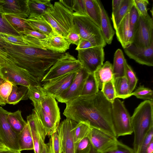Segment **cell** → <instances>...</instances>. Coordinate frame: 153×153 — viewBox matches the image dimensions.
<instances>
[{
  "label": "cell",
  "mask_w": 153,
  "mask_h": 153,
  "mask_svg": "<svg viewBox=\"0 0 153 153\" xmlns=\"http://www.w3.org/2000/svg\"><path fill=\"white\" fill-rule=\"evenodd\" d=\"M66 104L63 114L66 118L115 136L111 123L112 103L101 91L92 96H79Z\"/></svg>",
  "instance_id": "obj_1"
},
{
  "label": "cell",
  "mask_w": 153,
  "mask_h": 153,
  "mask_svg": "<svg viewBox=\"0 0 153 153\" xmlns=\"http://www.w3.org/2000/svg\"><path fill=\"white\" fill-rule=\"evenodd\" d=\"M64 54L0 40V55L25 70L41 82L51 68Z\"/></svg>",
  "instance_id": "obj_2"
},
{
  "label": "cell",
  "mask_w": 153,
  "mask_h": 153,
  "mask_svg": "<svg viewBox=\"0 0 153 153\" xmlns=\"http://www.w3.org/2000/svg\"><path fill=\"white\" fill-rule=\"evenodd\" d=\"M153 101L146 100L139 104L131 117L134 134L133 149L134 153H137L145 137L153 127Z\"/></svg>",
  "instance_id": "obj_3"
},
{
  "label": "cell",
  "mask_w": 153,
  "mask_h": 153,
  "mask_svg": "<svg viewBox=\"0 0 153 153\" xmlns=\"http://www.w3.org/2000/svg\"><path fill=\"white\" fill-rule=\"evenodd\" d=\"M0 75L13 84L29 87L41 85V81L25 70L0 55Z\"/></svg>",
  "instance_id": "obj_4"
},
{
  "label": "cell",
  "mask_w": 153,
  "mask_h": 153,
  "mask_svg": "<svg viewBox=\"0 0 153 153\" xmlns=\"http://www.w3.org/2000/svg\"><path fill=\"white\" fill-rule=\"evenodd\" d=\"M54 32L65 37L74 26L73 13L59 1L55 2L52 10L42 16Z\"/></svg>",
  "instance_id": "obj_5"
},
{
  "label": "cell",
  "mask_w": 153,
  "mask_h": 153,
  "mask_svg": "<svg viewBox=\"0 0 153 153\" xmlns=\"http://www.w3.org/2000/svg\"><path fill=\"white\" fill-rule=\"evenodd\" d=\"M74 27L82 39L90 42L95 47H105L106 44L100 29L87 16L73 13Z\"/></svg>",
  "instance_id": "obj_6"
},
{
  "label": "cell",
  "mask_w": 153,
  "mask_h": 153,
  "mask_svg": "<svg viewBox=\"0 0 153 153\" xmlns=\"http://www.w3.org/2000/svg\"><path fill=\"white\" fill-rule=\"evenodd\" d=\"M111 120L116 137L131 134L133 133L130 117L123 102L116 98L112 102Z\"/></svg>",
  "instance_id": "obj_7"
},
{
  "label": "cell",
  "mask_w": 153,
  "mask_h": 153,
  "mask_svg": "<svg viewBox=\"0 0 153 153\" xmlns=\"http://www.w3.org/2000/svg\"><path fill=\"white\" fill-rule=\"evenodd\" d=\"M83 68L79 61L68 52L64 55L51 68L41 82H45L55 78L73 73Z\"/></svg>",
  "instance_id": "obj_8"
},
{
  "label": "cell",
  "mask_w": 153,
  "mask_h": 153,
  "mask_svg": "<svg viewBox=\"0 0 153 153\" xmlns=\"http://www.w3.org/2000/svg\"><path fill=\"white\" fill-rule=\"evenodd\" d=\"M153 43V21L149 14L139 16L135 29L132 43L137 47L146 48Z\"/></svg>",
  "instance_id": "obj_9"
},
{
  "label": "cell",
  "mask_w": 153,
  "mask_h": 153,
  "mask_svg": "<svg viewBox=\"0 0 153 153\" xmlns=\"http://www.w3.org/2000/svg\"><path fill=\"white\" fill-rule=\"evenodd\" d=\"M77 51V59L89 73H94L103 64L105 53L102 47H95Z\"/></svg>",
  "instance_id": "obj_10"
},
{
  "label": "cell",
  "mask_w": 153,
  "mask_h": 153,
  "mask_svg": "<svg viewBox=\"0 0 153 153\" xmlns=\"http://www.w3.org/2000/svg\"><path fill=\"white\" fill-rule=\"evenodd\" d=\"M88 137L92 146L97 153H103L115 149L119 141L114 135L91 127Z\"/></svg>",
  "instance_id": "obj_11"
},
{
  "label": "cell",
  "mask_w": 153,
  "mask_h": 153,
  "mask_svg": "<svg viewBox=\"0 0 153 153\" xmlns=\"http://www.w3.org/2000/svg\"><path fill=\"white\" fill-rule=\"evenodd\" d=\"M27 119L33 140L34 153H42L47 133L34 108Z\"/></svg>",
  "instance_id": "obj_12"
},
{
  "label": "cell",
  "mask_w": 153,
  "mask_h": 153,
  "mask_svg": "<svg viewBox=\"0 0 153 153\" xmlns=\"http://www.w3.org/2000/svg\"><path fill=\"white\" fill-rule=\"evenodd\" d=\"M9 112L0 107V139L8 149L20 152L18 134L12 130L7 120Z\"/></svg>",
  "instance_id": "obj_13"
},
{
  "label": "cell",
  "mask_w": 153,
  "mask_h": 153,
  "mask_svg": "<svg viewBox=\"0 0 153 153\" xmlns=\"http://www.w3.org/2000/svg\"><path fill=\"white\" fill-rule=\"evenodd\" d=\"M89 73L83 68L76 73L69 88L56 98L59 102L66 103L80 95L84 83Z\"/></svg>",
  "instance_id": "obj_14"
},
{
  "label": "cell",
  "mask_w": 153,
  "mask_h": 153,
  "mask_svg": "<svg viewBox=\"0 0 153 153\" xmlns=\"http://www.w3.org/2000/svg\"><path fill=\"white\" fill-rule=\"evenodd\" d=\"M76 73H69L45 82L42 87L47 95L55 99L60 95L71 85Z\"/></svg>",
  "instance_id": "obj_15"
},
{
  "label": "cell",
  "mask_w": 153,
  "mask_h": 153,
  "mask_svg": "<svg viewBox=\"0 0 153 153\" xmlns=\"http://www.w3.org/2000/svg\"><path fill=\"white\" fill-rule=\"evenodd\" d=\"M77 123L66 118L58 126L57 130L61 138L62 153H74L73 128Z\"/></svg>",
  "instance_id": "obj_16"
},
{
  "label": "cell",
  "mask_w": 153,
  "mask_h": 153,
  "mask_svg": "<svg viewBox=\"0 0 153 153\" xmlns=\"http://www.w3.org/2000/svg\"><path fill=\"white\" fill-rule=\"evenodd\" d=\"M126 54L139 64L153 66V43L148 47H137L133 43L124 49Z\"/></svg>",
  "instance_id": "obj_17"
},
{
  "label": "cell",
  "mask_w": 153,
  "mask_h": 153,
  "mask_svg": "<svg viewBox=\"0 0 153 153\" xmlns=\"http://www.w3.org/2000/svg\"><path fill=\"white\" fill-rule=\"evenodd\" d=\"M28 0H0V11L23 19L29 18Z\"/></svg>",
  "instance_id": "obj_18"
},
{
  "label": "cell",
  "mask_w": 153,
  "mask_h": 153,
  "mask_svg": "<svg viewBox=\"0 0 153 153\" xmlns=\"http://www.w3.org/2000/svg\"><path fill=\"white\" fill-rule=\"evenodd\" d=\"M70 45L65 37L53 31L46 39L41 41L40 47L41 49L64 53L69 49Z\"/></svg>",
  "instance_id": "obj_19"
},
{
  "label": "cell",
  "mask_w": 153,
  "mask_h": 153,
  "mask_svg": "<svg viewBox=\"0 0 153 153\" xmlns=\"http://www.w3.org/2000/svg\"><path fill=\"white\" fill-rule=\"evenodd\" d=\"M134 31L129 27L128 13L115 30L117 38L123 49L132 43Z\"/></svg>",
  "instance_id": "obj_20"
},
{
  "label": "cell",
  "mask_w": 153,
  "mask_h": 153,
  "mask_svg": "<svg viewBox=\"0 0 153 153\" xmlns=\"http://www.w3.org/2000/svg\"><path fill=\"white\" fill-rule=\"evenodd\" d=\"M55 99L52 97L47 95L41 105L55 127L58 128L61 117L59 109Z\"/></svg>",
  "instance_id": "obj_21"
},
{
  "label": "cell",
  "mask_w": 153,
  "mask_h": 153,
  "mask_svg": "<svg viewBox=\"0 0 153 153\" xmlns=\"http://www.w3.org/2000/svg\"><path fill=\"white\" fill-rule=\"evenodd\" d=\"M100 8V29L106 43L111 44L115 34V31L111 25L108 15L101 1L97 0Z\"/></svg>",
  "instance_id": "obj_22"
},
{
  "label": "cell",
  "mask_w": 153,
  "mask_h": 153,
  "mask_svg": "<svg viewBox=\"0 0 153 153\" xmlns=\"http://www.w3.org/2000/svg\"><path fill=\"white\" fill-rule=\"evenodd\" d=\"M30 14L28 18L41 17L51 11L53 5L50 0H28Z\"/></svg>",
  "instance_id": "obj_23"
},
{
  "label": "cell",
  "mask_w": 153,
  "mask_h": 153,
  "mask_svg": "<svg viewBox=\"0 0 153 153\" xmlns=\"http://www.w3.org/2000/svg\"><path fill=\"white\" fill-rule=\"evenodd\" d=\"M99 89H102L103 84L114 80L112 64L106 61L94 73Z\"/></svg>",
  "instance_id": "obj_24"
},
{
  "label": "cell",
  "mask_w": 153,
  "mask_h": 153,
  "mask_svg": "<svg viewBox=\"0 0 153 153\" xmlns=\"http://www.w3.org/2000/svg\"><path fill=\"white\" fill-rule=\"evenodd\" d=\"M25 19L33 30L48 36L54 31L51 25L42 16Z\"/></svg>",
  "instance_id": "obj_25"
},
{
  "label": "cell",
  "mask_w": 153,
  "mask_h": 153,
  "mask_svg": "<svg viewBox=\"0 0 153 153\" xmlns=\"http://www.w3.org/2000/svg\"><path fill=\"white\" fill-rule=\"evenodd\" d=\"M126 61L122 50L120 49H117L114 54L112 65L114 79L125 76V62Z\"/></svg>",
  "instance_id": "obj_26"
},
{
  "label": "cell",
  "mask_w": 153,
  "mask_h": 153,
  "mask_svg": "<svg viewBox=\"0 0 153 153\" xmlns=\"http://www.w3.org/2000/svg\"><path fill=\"white\" fill-rule=\"evenodd\" d=\"M28 87L13 84L11 92L8 98L7 104L15 105L22 100L28 99Z\"/></svg>",
  "instance_id": "obj_27"
},
{
  "label": "cell",
  "mask_w": 153,
  "mask_h": 153,
  "mask_svg": "<svg viewBox=\"0 0 153 153\" xmlns=\"http://www.w3.org/2000/svg\"><path fill=\"white\" fill-rule=\"evenodd\" d=\"M113 84L116 98L125 99L132 96L130 93L128 85L125 76L115 78Z\"/></svg>",
  "instance_id": "obj_28"
},
{
  "label": "cell",
  "mask_w": 153,
  "mask_h": 153,
  "mask_svg": "<svg viewBox=\"0 0 153 153\" xmlns=\"http://www.w3.org/2000/svg\"><path fill=\"white\" fill-rule=\"evenodd\" d=\"M20 150H33L34 144L30 130L27 123L18 134Z\"/></svg>",
  "instance_id": "obj_29"
},
{
  "label": "cell",
  "mask_w": 153,
  "mask_h": 153,
  "mask_svg": "<svg viewBox=\"0 0 153 153\" xmlns=\"http://www.w3.org/2000/svg\"><path fill=\"white\" fill-rule=\"evenodd\" d=\"M7 120L12 130L17 134H19L27 124L23 119L21 111L18 110L14 112H9Z\"/></svg>",
  "instance_id": "obj_30"
},
{
  "label": "cell",
  "mask_w": 153,
  "mask_h": 153,
  "mask_svg": "<svg viewBox=\"0 0 153 153\" xmlns=\"http://www.w3.org/2000/svg\"><path fill=\"white\" fill-rule=\"evenodd\" d=\"M87 16L100 28L101 14L97 0H84Z\"/></svg>",
  "instance_id": "obj_31"
},
{
  "label": "cell",
  "mask_w": 153,
  "mask_h": 153,
  "mask_svg": "<svg viewBox=\"0 0 153 153\" xmlns=\"http://www.w3.org/2000/svg\"><path fill=\"white\" fill-rule=\"evenodd\" d=\"M133 4V0H122L120 6L113 16H111L114 27L115 30Z\"/></svg>",
  "instance_id": "obj_32"
},
{
  "label": "cell",
  "mask_w": 153,
  "mask_h": 153,
  "mask_svg": "<svg viewBox=\"0 0 153 153\" xmlns=\"http://www.w3.org/2000/svg\"><path fill=\"white\" fill-rule=\"evenodd\" d=\"M99 91L94 73H89L84 83L80 96H92L97 93Z\"/></svg>",
  "instance_id": "obj_33"
},
{
  "label": "cell",
  "mask_w": 153,
  "mask_h": 153,
  "mask_svg": "<svg viewBox=\"0 0 153 153\" xmlns=\"http://www.w3.org/2000/svg\"><path fill=\"white\" fill-rule=\"evenodd\" d=\"M34 109L46 130L47 135L50 136L56 132L57 128L46 115L41 105L34 106Z\"/></svg>",
  "instance_id": "obj_34"
},
{
  "label": "cell",
  "mask_w": 153,
  "mask_h": 153,
  "mask_svg": "<svg viewBox=\"0 0 153 153\" xmlns=\"http://www.w3.org/2000/svg\"><path fill=\"white\" fill-rule=\"evenodd\" d=\"M28 98L34 106L41 105L47 96L41 85H31L28 87Z\"/></svg>",
  "instance_id": "obj_35"
},
{
  "label": "cell",
  "mask_w": 153,
  "mask_h": 153,
  "mask_svg": "<svg viewBox=\"0 0 153 153\" xmlns=\"http://www.w3.org/2000/svg\"><path fill=\"white\" fill-rule=\"evenodd\" d=\"M4 16L9 22L19 33L21 34L29 30H33L25 19L9 14H5Z\"/></svg>",
  "instance_id": "obj_36"
},
{
  "label": "cell",
  "mask_w": 153,
  "mask_h": 153,
  "mask_svg": "<svg viewBox=\"0 0 153 153\" xmlns=\"http://www.w3.org/2000/svg\"><path fill=\"white\" fill-rule=\"evenodd\" d=\"M49 137V142L46 144L47 153H62L61 138L57 129Z\"/></svg>",
  "instance_id": "obj_37"
},
{
  "label": "cell",
  "mask_w": 153,
  "mask_h": 153,
  "mask_svg": "<svg viewBox=\"0 0 153 153\" xmlns=\"http://www.w3.org/2000/svg\"><path fill=\"white\" fill-rule=\"evenodd\" d=\"M91 127L83 122L77 123L73 128L74 139L75 145L84 138L88 137Z\"/></svg>",
  "instance_id": "obj_38"
},
{
  "label": "cell",
  "mask_w": 153,
  "mask_h": 153,
  "mask_svg": "<svg viewBox=\"0 0 153 153\" xmlns=\"http://www.w3.org/2000/svg\"><path fill=\"white\" fill-rule=\"evenodd\" d=\"M4 14L0 11V33L14 36L23 35L16 30L9 22L5 18Z\"/></svg>",
  "instance_id": "obj_39"
},
{
  "label": "cell",
  "mask_w": 153,
  "mask_h": 153,
  "mask_svg": "<svg viewBox=\"0 0 153 153\" xmlns=\"http://www.w3.org/2000/svg\"><path fill=\"white\" fill-rule=\"evenodd\" d=\"M125 77L128 82L130 93H132L135 89L138 79L135 73L128 64L126 60L125 62Z\"/></svg>",
  "instance_id": "obj_40"
},
{
  "label": "cell",
  "mask_w": 153,
  "mask_h": 153,
  "mask_svg": "<svg viewBox=\"0 0 153 153\" xmlns=\"http://www.w3.org/2000/svg\"><path fill=\"white\" fill-rule=\"evenodd\" d=\"M13 84L6 81L0 86V105L4 106L7 103L8 97L11 92Z\"/></svg>",
  "instance_id": "obj_41"
},
{
  "label": "cell",
  "mask_w": 153,
  "mask_h": 153,
  "mask_svg": "<svg viewBox=\"0 0 153 153\" xmlns=\"http://www.w3.org/2000/svg\"><path fill=\"white\" fill-rule=\"evenodd\" d=\"M132 95L140 99L147 100L153 101V91L145 87L144 85H140L134 92H132Z\"/></svg>",
  "instance_id": "obj_42"
},
{
  "label": "cell",
  "mask_w": 153,
  "mask_h": 153,
  "mask_svg": "<svg viewBox=\"0 0 153 153\" xmlns=\"http://www.w3.org/2000/svg\"><path fill=\"white\" fill-rule=\"evenodd\" d=\"M101 91L106 99L112 103L116 98L113 80L104 83Z\"/></svg>",
  "instance_id": "obj_43"
},
{
  "label": "cell",
  "mask_w": 153,
  "mask_h": 153,
  "mask_svg": "<svg viewBox=\"0 0 153 153\" xmlns=\"http://www.w3.org/2000/svg\"><path fill=\"white\" fill-rule=\"evenodd\" d=\"M91 144L88 137H85L75 145L74 153H88L90 149Z\"/></svg>",
  "instance_id": "obj_44"
},
{
  "label": "cell",
  "mask_w": 153,
  "mask_h": 153,
  "mask_svg": "<svg viewBox=\"0 0 153 153\" xmlns=\"http://www.w3.org/2000/svg\"><path fill=\"white\" fill-rule=\"evenodd\" d=\"M140 15L134 5L131 7L128 13V21L130 28L134 30L139 20Z\"/></svg>",
  "instance_id": "obj_45"
},
{
  "label": "cell",
  "mask_w": 153,
  "mask_h": 153,
  "mask_svg": "<svg viewBox=\"0 0 153 153\" xmlns=\"http://www.w3.org/2000/svg\"><path fill=\"white\" fill-rule=\"evenodd\" d=\"M133 4L138 11L139 15L146 16L148 13L147 7L149 4L148 0H133Z\"/></svg>",
  "instance_id": "obj_46"
},
{
  "label": "cell",
  "mask_w": 153,
  "mask_h": 153,
  "mask_svg": "<svg viewBox=\"0 0 153 153\" xmlns=\"http://www.w3.org/2000/svg\"><path fill=\"white\" fill-rule=\"evenodd\" d=\"M153 127L149 131L142 141L137 153H146L148 146L153 140Z\"/></svg>",
  "instance_id": "obj_47"
},
{
  "label": "cell",
  "mask_w": 153,
  "mask_h": 153,
  "mask_svg": "<svg viewBox=\"0 0 153 153\" xmlns=\"http://www.w3.org/2000/svg\"><path fill=\"white\" fill-rule=\"evenodd\" d=\"M65 38L71 44H74L76 46L78 45L82 39L79 32L74 26L69 33Z\"/></svg>",
  "instance_id": "obj_48"
},
{
  "label": "cell",
  "mask_w": 153,
  "mask_h": 153,
  "mask_svg": "<svg viewBox=\"0 0 153 153\" xmlns=\"http://www.w3.org/2000/svg\"><path fill=\"white\" fill-rule=\"evenodd\" d=\"M72 11L81 15L87 16L84 0H74Z\"/></svg>",
  "instance_id": "obj_49"
},
{
  "label": "cell",
  "mask_w": 153,
  "mask_h": 153,
  "mask_svg": "<svg viewBox=\"0 0 153 153\" xmlns=\"http://www.w3.org/2000/svg\"><path fill=\"white\" fill-rule=\"evenodd\" d=\"M103 153H134L133 149L118 141L115 149Z\"/></svg>",
  "instance_id": "obj_50"
},
{
  "label": "cell",
  "mask_w": 153,
  "mask_h": 153,
  "mask_svg": "<svg viewBox=\"0 0 153 153\" xmlns=\"http://www.w3.org/2000/svg\"><path fill=\"white\" fill-rule=\"evenodd\" d=\"M22 35L30 36L32 39L35 40H42L46 39L48 36L37 31L29 30L21 33Z\"/></svg>",
  "instance_id": "obj_51"
},
{
  "label": "cell",
  "mask_w": 153,
  "mask_h": 153,
  "mask_svg": "<svg viewBox=\"0 0 153 153\" xmlns=\"http://www.w3.org/2000/svg\"><path fill=\"white\" fill-rule=\"evenodd\" d=\"M95 47L89 41L82 39L78 45L77 46L76 50L78 51V50L86 49Z\"/></svg>",
  "instance_id": "obj_52"
},
{
  "label": "cell",
  "mask_w": 153,
  "mask_h": 153,
  "mask_svg": "<svg viewBox=\"0 0 153 153\" xmlns=\"http://www.w3.org/2000/svg\"><path fill=\"white\" fill-rule=\"evenodd\" d=\"M122 0H113L112 1V16L114 15L117 12L121 4Z\"/></svg>",
  "instance_id": "obj_53"
},
{
  "label": "cell",
  "mask_w": 153,
  "mask_h": 153,
  "mask_svg": "<svg viewBox=\"0 0 153 153\" xmlns=\"http://www.w3.org/2000/svg\"><path fill=\"white\" fill-rule=\"evenodd\" d=\"M0 153H21L20 152L11 150L7 148L0 150Z\"/></svg>",
  "instance_id": "obj_54"
},
{
  "label": "cell",
  "mask_w": 153,
  "mask_h": 153,
  "mask_svg": "<svg viewBox=\"0 0 153 153\" xmlns=\"http://www.w3.org/2000/svg\"><path fill=\"white\" fill-rule=\"evenodd\" d=\"M146 153H153V140L151 141L148 146Z\"/></svg>",
  "instance_id": "obj_55"
},
{
  "label": "cell",
  "mask_w": 153,
  "mask_h": 153,
  "mask_svg": "<svg viewBox=\"0 0 153 153\" xmlns=\"http://www.w3.org/2000/svg\"><path fill=\"white\" fill-rule=\"evenodd\" d=\"M7 148L5 146L1 140L0 139V150L6 149Z\"/></svg>",
  "instance_id": "obj_56"
},
{
  "label": "cell",
  "mask_w": 153,
  "mask_h": 153,
  "mask_svg": "<svg viewBox=\"0 0 153 153\" xmlns=\"http://www.w3.org/2000/svg\"><path fill=\"white\" fill-rule=\"evenodd\" d=\"M88 153H97L91 145L90 150Z\"/></svg>",
  "instance_id": "obj_57"
},
{
  "label": "cell",
  "mask_w": 153,
  "mask_h": 153,
  "mask_svg": "<svg viewBox=\"0 0 153 153\" xmlns=\"http://www.w3.org/2000/svg\"><path fill=\"white\" fill-rule=\"evenodd\" d=\"M7 81L0 75V86L5 82Z\"/></svg>",
  "instance_id": "obj_58"
},
{
  "label": "cell",
  "mask_w": 153,
  "mask_h": 153,
  "mask_svg": "<svg viewBox=\"0 0 153 153\" xmlns=\"http://www.w3.org/2000/svg\"><path fill=\"white\" fill-rule=\"evenodd\" d=\"M42 153H48L47 151L46 144L45 143V144L43 146Z\"/></svg>",
  "instance_id": "obj_59"
}]
</instances>
